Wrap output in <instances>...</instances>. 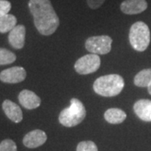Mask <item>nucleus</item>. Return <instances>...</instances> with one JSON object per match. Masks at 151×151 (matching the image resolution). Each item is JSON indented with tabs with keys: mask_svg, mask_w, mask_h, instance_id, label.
I'll return each instance as SVG.
<instances>
[{
	"mask_svg": "<svg viewBox=\"0 0 151 151\" xmlns=\"http://www.w3.org/2000/svg\"><path fill=\"white\" fill-rule=\"evenodd\" d=\"M151 82V68L144 69L137 73L134 79L135 86L139 87H148Z\"/></svg>",
	"mask_w": 151,
	"mask_h": 151,
	"instance_id": "obj_15",
	"label": "nucleus"
},
{
	"mask_svg": "<svg viewBox=\"0 0 151 151\" xmlns=\"http://www.w3.org/2000/svg\"><path fill=\"white\" fill-rule=\"evenodd\" d=\"M86 115V108L83 103L77 98H71L70 107L63 109L60 113L59 122L66 128H72L81 124Z\"/></svg>",
	"mask_w": 151,
	"mask_h": 151,
	"instance_id": "obj_3",
	"label": "nucleus"
},
{
	"mask_svg": "<svg viewBox=\"0 0 151 151\" xmlns=\"http://www.w3.org/2000/svg\"><path fill=\"white\" fill-rule=\"evenodd\" d=\"M2 108L6 116L14 123L18 124L23 120V113L21 108L15 103L7 99L4 101L2 104Z\"/></svg>",
	"mask_w": 151,
	"mask_h": 151,
	"instance_id": "obj_12",
	"label": "nucleus"
},
{
	"mask_svg": "<svg viewBox=\"0 0 151 151\" xmlns=\"http://www.w3.org/2000/svg\"><path fill=\"white\" fill-rule=\"evenodd\" d=\"M148 8L146 0H124L120 4V9L125 14H138Z\"/></svg>",
	"mask_w": 151,
	"mask_h": 151,
	"instance_id": "obj_9",
	"label": "nucleus"
},
{
	"mask_svg": "<svg viewBox=\"0 0 151 151\" xmlns=\"http://www.w3.org/2000/svg\"><path fill=\"white\" fill-rule=\"evenodd\" d=\"M105 0H86L87 5L92 9H97L104 4Z\"/></svg>",
	"mask_w": 151,
	"mask_h": 151,
	"instance_id": "obj_21",
	"label": "nucleus"
},
{
	"mask_svg": "<svg viewBox=\"0 0 151 151\" xmlns=\"http://www.w3.org/2000/svg\"><path fill=\"white\" fill-rule=\"evenodd\" d=\"M17 19L13 14H6L0 18V33L4 34L10 32L16 26Z\"/></svg>",
	"mask_w": 151,
	"mask_h": 151,
	"instance_id": "obj_16",
	"label": "nucleus"
},
{
	"mask_svg": "<svg viewBox=\"0 0 151 151\" xmlns=\"http://www.w3.org/2000/svg\"><path fill=\"white\" fill-rule=\"evenodd\" d=\"M148 92H149V93L151 95V82L150 84L149 85V86H148Z\"/></svg>",
	"mask_w": 151,
	"mask_h": 151,
	"instance_id": "obj_22",
	"label": "nucleus"
},
{
	"mask_svg": "<svg viewBox=\"0 0 151 151\" xmlns=\"http://www.w3.org/2000/svg\"><path fill=\"white\" fill-rule=\"evenodd\" d=\"M26 29L24 25H16L9 35V42L13 48L20 50L24 46Z\"/></svg>",
	"mask_w": 151,
	"mask_h": 151,
	"instance_id": "obj_11",
	"label": "nucleus"
},
{
	"mask_svg": "<svg viewBox=\"0 0 151 151\" xmlns=\"http://www.w3.org/2000/svg\"><path fill=\"white\" fill-rule=\"evenodd\" d=\"M19 102L26 109H35L41 104V99L32 91L24 89L19 94Z\"/></svg>",
	"mask_w": 151,
	"mask_h": 151,
	"instance_id": "obj_10",
	"label": "nucleus"
},
{
	"mask_svg": "<svg viewBox=\"0 0 151 151\" xmlns=\"http://www.w3.org/2000/svg\"><path fill=\"white\" fill-rule=\"evenodd\" d=\"M129 42L135 50L143 52L150 43V30L145 23L138 21L134 23L129 30Z\"/></svg>",
	"mask_w": 151,
	"mask_h": 151,
	"instance_id": "obj_4",
	"label": "nucleus"
},
{
	"mask_svg": "<svg viewBox=\"0 0 151 151\" xmlns=\"http://www.w3.org/2000/svg\"><path fill=\"white\" fill-rule=\"evenodd\" d=\"M126 118H127L126 113L120 108H109L104 113V119L109 124H122Z\"/></svg>",
	"mask_w": 151,
	"mask_h": 151,
	"instance_id": "obj_14",
	"label": "nucleus"
},
{
	"mask_svg": "<svg viewBox=\"0 0 151 151\" xmlns=\"http://www.w3.org/2000/svg\"><path fill=\"white\" fill-rule=\"evenodd\" d=\"M0 151H18L15 142L7 139L0 143Z\"/></svg>",
	"mask_w": 151,
	"mask_h": 151,
	"instance_id": "obj_19",
	"label": "nucleus"
},
{
	"mask_svg": "<svg viewBox=\"0 0 151 151\" xmlns=\"http://www.w3.org/2000/svg\"><path fill=\"white\" fill-rule=\"evenodd\" d=\"M47 140V135L43 130L35 129L29 132L23 139V144L29 149H35L43 145Z\"/></svg>",
	"mask_w": 151,
	"mask_h": 151,
	"instance_id": "obj_8",
	"label": "nucleus"
},
{
	"mask_svg": "<svg viewBox=\"0 0 151 151\" xmlns=\"http://www.w3.org/2000/svg\"><path fill=\"white\" fill-rule=\"evenodd\" d=\"M76 151H98L97 145L91 140L81 141L76 146Z\"/></svg>",
	"mask_w": 151,
	"mask_h": 151,
	"instance_id": "obj_18",
	"label": "nucleus"
},
{
	"mask_svg": "<svg viewBox=\"0 0 151 151\" xmlns=\"http://www.w3.org/2000/svg\"><path fill=\"white\" fill-rule=\"evenodd\" d=\"M16 60V55L5 48H0V65H9Z\"/></svg>",
	"mask_w": 151,
	"mask_h": 151,
	"instance_id": "obj_17",
	"label": "nucleus"
},
{
	"mask_svg": "<svg viewBox=\"0 0 151 151\" xmlns=\"http://www.w3.org/2000/svg\"><path fill=\"white\" fill-rule=\"evenodd\" d=\"M134 111L138 118L142 121L151 122V100H138L134 105Z\"/></svg>",
	"mask_w": 151,
	"mask_h": 151,
	"instance_id": "obj_13",
	"label": "nucleus"
},
{
	"mask_svg": "<svg viewBox=\"0 0 151 151\" xmlns=\"http://www.w3.org/2000/svg\"><path fill=\"white\" fill-rule=\"evenodd\" d=\"M101 65V59L96 54H88L76 61L74 68L80 75H87L97 71Z\"/></svg>",
	"mask_w": 151,
	"mask_h": 151,
	"instance_id": "obj_6",
	"label": "nucleus"
},
{
	"mask_svg": "<svg viewBox=\"0 0 151 151\" xmlns=\"http://www.w3.org/2000/svg\"><path fill=\"white\" fill-rule=\"evenodd\" d=\"M124 87V78L118 74L102 76L95 80L93 90L102 97H112L118 96Z\"/></svg>",
	"mask_w": 151,
	"mask_h": 151,
	"instance_id": "obj_2",
	"label": "nucleus"
},
{
	"mask_svg": "<svg viewBox=\"0 0 151 151\" xmlns=\"http://www.w3.org/2000/svg\"><path fill=\"white\" fill-rule=\"evenodd\" d=\"M10 9V2H9L7 0H0V18L8 14Z\"/></svg>",
	"mask_w": 151,
	"mask_h": 151,
	"instance_id": "obj_20",
	"label": "nucleus"
},
{
	"mask_svg": "<svg viewBox=\"0 0 151 151\" xmlns=\"http://www.w3.org/2000/svg\"><path fill=\"white\" fill-rule=\"evenodd\" d=\"M29 9L34 24L40 34L48 36L54 34L60 25V19L50 0H29Z\"/></svg>",
	"mask_w": 151,
	"mask_h": 151,
	"instance_id": "obj_1",
	"label": "nucleus"
},
{
	"mask_svg": "<svg viewBox=\"0 0 151 151\" xmlns=\"http://www.w3.org/2000/svg\"><path fill=\"white\" fill-rule=\"evenodd\" d=\"M26 70L22 66H14L0 72V81L4 83L14 84L23 81L26 78Z\"/></svg>",
	"mask_w": 151,
	"mask_h": 151,
	"instance_id": "obj_7",
	"label": "nucleus"
},
{
	"mask_svg": "<svg viewBox=\"0 0 151 151\" xmlns=\"http://www.w3.org/2000/svg\"><path fill=\"white\" fill-rule=\"evenodd\" d=\"M113 39L108 35H98L89 37L86 40V50L92 54L106 55L111 51Z\"/></svg>",
	"mask_w": 151,
	"mask_h": 151,
	"instance_id": "obj_5",
	"label": "nucleus"
}]
</instances>
